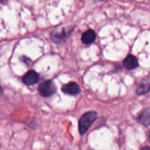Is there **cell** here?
Wrapping results in <instances>:
<instances>
[{
    "label": "cell",
    "mask_w": 150,
    "mask_h": 150,
    "mask_svg": "<svg viewBox=\"0 0 150 150\" xmlns=\"http://www.w3.org/2000/svg\"><path fill=\"white\" fill-rule=\"evenodd\" d=\"M98 114L95 111H88L81 117L79 121V131L81 135H83L88 131L89 127L95 122Z\"/></svg>",
    "instance_id": "cell-1"
},
{
    "label": "cell",
    "mask_w": 150,
    "mask_h": 150,
    "mask_svg": "<svg viewBox=\"0 0 150 150\" xmlns=\"http://www.w3.org/2000/svg\"><path fill=\"white\" fill-rule=\"evenodd\" d=\"M73 30H74V27L72 28L71 29H66L64 28L61 29H55L51 34V40L57 44L63 43L68 39Z\"/></svg>",
    "instance_id": "cell-2"
},
{
    "label": "cell",
    "mask_w": 150,
    "mask_h": 150,
    "mask_svg": "<svg viewBox=\"0 0 150 150\" xmlns=\"http://www.w3.org/2000/svg\"><path fill=\"white\" fill-rule=\"evenodd\" d=\"M57 92V87L51 80L42 82L38 87V92L43 98H49Z\"/></svg>",
    "instance_id": "cell-3"
},
{
    "label": "cell",
    "mask_w": 150,
    "mask_h": 150,
    "mask_svg": "<svg viewBox=\"0 0 150 150\" xmlns=\"http://www.w3.org/2000/svg\"><path fill=\"white\" fill-rule=\"evenodd\" d=\"M39 81V75L35 70H29L22 78V81L27 86L36 84Z\"/></svg>",
    "instance_id": "cell-4"
},
{
    "label": "cell",
    "mask_w": 150,
    "mask_h": 150,
    "mask_svg": "<svg viewBox=\"0 0 150 150\" xmlns=\"http://www.w3.org/2000/svg\"><path fill=\"white\" fill-rule=\"evenodd\" d=\"M62 92L66 95H76L80 93L81 89L79 85L75 82H70L66 83L62 87Z\"/></svg>",
    "instance_id": "cell-5"
},
{
    "label": "cell",
    "mask_w": 150,
    "mask_h": 150,
    "mask_svg": "<svg viewBox=\"0 0 150 150\" xmlns=\"http://www.w3.org/2000/svg\"><path fill=\"white\" fill-rule=\"evenodd\" d=\"M123 66L127 70H133L139 67V61H138V59L134 55L129 54L123 61Z\"/></svg>",
    "instance_id": "cell-6"
},
{
    "label": "cell",
    "mask_w": 150,
    "mask_h": 150,
    "mask_svg": "<svg viewBox=\"0 0 150 150\" xmlns=\"http://www.w3.org/2000/svg\"><path fill=\"white\" fill-rule=\"evenodd\" d=\"M96 37L97 35L95 31L92 29H89L83 33L81 36V40L85 45H89L95 42Z\"/></svg>",
    "instance_id": "cell-7"
},
{
    "label": "cell",
    "mask_w": 150,
    "mask_h": 150,
    "mask_svg": "<svg viewBox=\"0 0 150 150\" xmlns=\"http://www.w3.org/2000/svg\"><path fill=\"white\" fill-rule=\"evenodd\" d=\"M150 91V80H144L141 82L138 86L136 90V93L137 95H144L147 94Z\"/></svg>",
    "instance_id": "cell-8"
},
{
    "label": "cell",
    "mask_w": 150,
    "mask_h": 150,
    "mask_svg": "<svg viewBox=\"0 0 150 150\" xmlns=\"http://www.w3.org/2000/svg\"><path fill=\"white\" fill-rule=\"evenodd\" d=\"M137 121L140 124L143 125L144 126L150 125V111L149 109H146L144 111H142L140 114V115L138 117Z\"/></svg>",
    "instance_id": "cell-9"
},
{
    "label": "cell",
    "mask_w": 150,
    "mask_h": 150,
    "mask_svg": "<svg viewBox=\"0 0 150 150\" xmlns=\"http://www.w3.org/2000/svg\"><path fill=\"white\" fill-rule=\"evenodd\" d=\"M8 0H0V4H5L7 2Z\"/></svg>",
    "instance_id": "cell-10"
},
{
    "label": "cell",
    "mask_w": 150,
    "mask_h": 150,
    "mask_svg": "<svg viewBox=\"0 0 150 150\" xmlns=\"http://www.w3.org/2000/svg\"><path fill=\"white\" fill-rule=\"evenodd\" d=\"M2 94H3V89H2V87H1V85H0V96H1Z\"/></svg>",
    "instance_id": "cell-11"
},
{
    "label": "cell",
    "mask_w": 150,
    "mask_h": 150,
    "mask_svg": "<svg viewBox=\"0 0 150 150\" xmlns=\"http://www.w3.org/2000/svg\"><path fill=\"white\" fill-rule=\"evenodd\" d=\"M150 149V147H149V146H146V147H143V148H142V149Z\"/></svg>",
    "instance_id": "cell-12"
},
{
    "label": "cell",
    "mask_w": 150,
    "mask_h": 150,
    "mask_svg": "<svg viewBox=\"0 0 150 150\" xmlns=\"http://www.w3.org/2000/svg\"><path fill=\"white\" fill-rule=\"evenodd\" d=\"M149 141L150 142V131H149Z\"/></svg>",
    "instance_id": "cell-13"
},
{
    "label": "cell",
    "mask_w": 150,
    "mask_h": 150,
    "mask_svg": "<svg viewBox=\"0 0 150 150\" xmlns=\"http://www.w3.org/2000/svg\"><path fill=\"white\" fill-rule=\"evenodd\" d=\"M98 1H102V0H98Z\"/></svg>",
    "instance_id": "cell-14"
}]
</instances>
